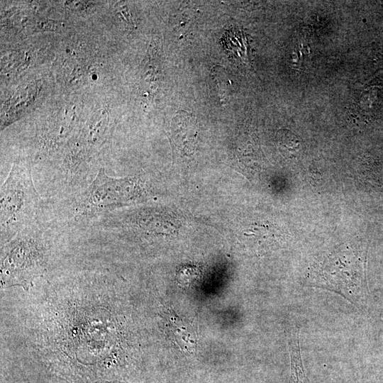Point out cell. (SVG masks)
I'll return each instance as SVG.
<instances>
[{
    "label": "cell",
    "mask_w": 383,
    "mask_h": 383,
    "mask_svg": "<svg viewBox=\"0 0 383 383\" xmlns=\"http://www.w3.org/2000/svg\"><path fill=\"white\" fill-rule=\"evenodd\" d=\"M0 205L1 245L40 218L43 199L27 162H13L1 186Z\"/></svg>",
    "instance_id": "cell-2"
},
{
    "label": "cell",
    "mask_w": 383,
    "mask_h": 383,
    "mask_svg": "<svg viewBox=\"0 0 383 383\" xmlns=\"http://www.w3.org/2000/svg\"><path fill=\"white\" fill-rule=\"evenodd\" d=\"M173 140L184 150H191L196 143V123L187 112H178L172 123Z\"/></svg>",
    "instance_id": "cell-4"
},
{
    "label": "cell",
    "mask_w": 383,
    "mask_h": 383,
    "mask_svg": "<svg viewBox=\"0 0 383 383\" xmlns=\"http://www.w3.org/2000/svg\"><path fill=\"white\" fill-rule=\"evenodd\" d=\"M61 232L39 218L1 245L2 287L28 288L45 272L55 237Z\"/></svg>",
    "instance_id": "cell-1"
},
{
    "label": "cell",
    "mask_w": 383,
    "mask_h": 383,
    "mask_svg": "<svg viewBox=\"0 0 383 383\" xmlns=\"http://www.w3.org/2000/svg\"><path fill=\"white\" fill-rule=\"evenodd\" d=\"M95 383H126V382L104 381V382H95Z\"/></svg>",
    "instance_id": "cell-6"
},
{
    "label": "cell",
    "mask_w": 383,
    "mask_h": 383,
    "mask_svg": "<svg viewBox=\"0 0 383 383\" xmlns=\"http://www.w3.org/2000/svg\"><path fill=\"white\" fill-rule=\"evenodd\" d=\"M290 354L292 362L291 383H306V378L303 369L299 346V337L293 336L290 343Z\"/></svg>",
    "instance_id": "cell-5"
},
{
    "label": "cell",
    "mask_w": 383,
    "mask_h": 383,
    "mask_svg": "<svg viewBox=\"0 0 383 383\" xmlns=\"http://www.w3.org/2000/svg\"><path fill=\"white\" fill-rule=\"evenodd\" d=\"M357 304L367 295L362 262L351 249L331 254L322 263L313 283Z\"/></svg>",
    "instance_id": "cell-3"
}]
</instances>
